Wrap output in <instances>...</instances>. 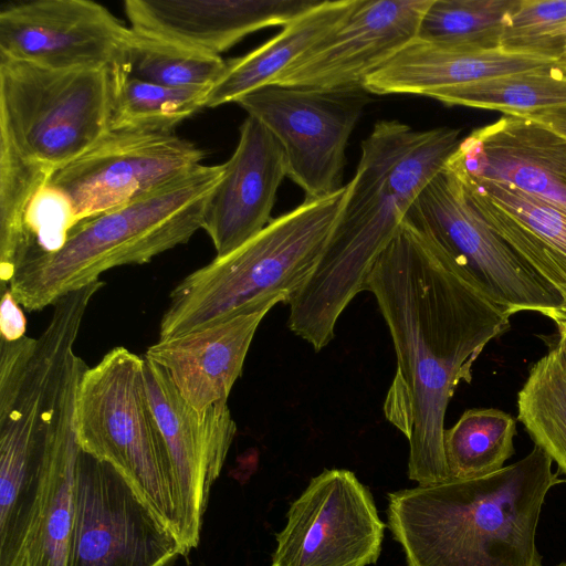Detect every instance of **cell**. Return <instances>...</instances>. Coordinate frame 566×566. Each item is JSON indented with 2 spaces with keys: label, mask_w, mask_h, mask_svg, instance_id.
<instances>
[{
  "label": "cell",
  "mask_w": 566,
  "mask_h": 566,
  "mask_svg": "<svg viewBox=\"0 0 566 566\" xmlns=\"http://www.w3.org/2000/svg\"><path fill=\"white\" fill-rule=\"evenodd\" d=\"M223 170V164H201L145 197L77 223L57 250L25 259L6 286L21 306L40 311L113 268L149 262L188 242L201 229Z\"/></svg>",
  "instance_id": "obj_4"
},
{
  "label": "cell",
  "mask_w": 566,
  "mask_h": 566,
  "mask_svg": "<svg viewBox=\"0 0 566 566\" xmlns=\"http://www.w3.org/2000/svg\"><path fill=\"white\" fill-rule=\"evenodd\" d=\"M114 97L109 129L172 132L205 107L210 87L175 88L129 76L113 67Z\"/></svg>",
  "instance_id": "obj_26"
},
{
  "label": "cell",
  "mask_w": 566,
  "mask_h": 566,
  "mask_svg": "<svg viewBox=\"0 0 566 566\" xmlns=\"http://www.w3.org/2000/svg\"><path fill=\"white\" fill-rule=\"evenodd\" d=\"M0 334L2 339L14 340L25 335V317L21 305L10 290L1 285Z\"/></svg>",
  "instance_id": "obj_32"
},
{
  "label": "cell",
  "mask_w": 566,
  "mask_h": 566,
  "mask_svg": "<svg viewBox=\"0 0 566 566\" xmlns=\"http://www.w3.org/2000/svg\"><path fill=\"white\" fill-rule=\"evenodd\" d=\"M467 279L511 316L531 311L566 321V298L499 235L471 202L463 184L443 167L407 213Z\"/></svg>",
  "instance_id": "obj_8"
},
{
  "label": "cell",
  "mask_w": 566,
  "mask_h": 566,
  "mask_svg": "<svg viewBox=\"0 0 566 566\" xmlns=\"http://www.w3.org/2000/svg\"><path fill=\"white\" fill-rule=\"evenodd\" d=\"M51 175L0 144V279L7 285L20 248L28 209Z\"/></svg>",
  "instance_id": "obj_29"
},
{
  "label": "cell",
  "mask_w": 566,
  "mask_h": 566,
  "mask_svg": "<svg viewBox=\"0 0 566 566\" xmlns=\"http://www.w3.org/2000/svg\"><path fill=\"white\" fill-rule=\"evenodd\" d=\"M465 187L486 195L548 247L566 272V212L515 187L488 181L459 179Z\"/></svg>",
  "instance_id": "obj_31"
},
{
  "label": "cell",
  "mask_w": 566,
  "mask_h": 566,
  "mask_svg": "<svg viewBox=\"0 0 566 566\" xmlns=\"http://www.w3.org/2000/svg\"><path fill=\"white\" fill-rule=\"evenodd\" d=\"M364 88L319 91L265 85L235 103L281 144L287 177L305 198L332 195L343 186L348 139L367 103Z\"/></svg>",
  "instance_id": "obj_10"
},
{
  "label": "cell",
  "mask_w": 566,
  "mask_h": 566,
  "mask_svg": "<svg viewBox=\"0 0 566 566\" xmlns=\"http://www.w3.org/2000/svg\"><path fill=\"white\" fill-rule=\"evenodd\" d=\"M113 69L50 70L0 57V144L53 175L109 129Z\"/></svg>",
  "instance_id": "obj_7"
},
{
  "label": "cell",
  "mask_w": 566,
  "mask_h": 566,
  "mask_svg": "<svg viewBox=\"0 0 566 566\" xmlns=\"http://www.w3.org/2000/svg\"><path fill=\"white\" fill-rule=\"evenodd\" d=\"M516 0H432L418 38L468 50L500 48L506 15Z\"/></svg>",
  "instance_id": "obj_28"
},
{
  "label": "cell",
  "mask_w": 566,
  "mask_h": 566,
  "mask_svg": "<svg viewBox=\"0 0 566 566\" xmlns=\"http://www.w3.org/2000/svg\"><path fill=\"white\" fill-rule=\"evenodd\" d=\"M444 168L459 179L515 187L566 212V137L531 117L505 115L472 130Z\"/></svg>",
  "instance_id": "obj_16"
},
{
  "label": "cell",
  "mask_w": 566,
  "mask_h": 566,
  "mask_svg": "<svg viewBox=\"0 0 566 566\" xmlns=\"http://www.w3.org/2000/svg\"><path fill=\"white\" fill-rule=\"evenodd\" d=\"M517 419L566 474V361L556 345L531 367L517 395Z\"/></svg>",
  "instance_id": "obj_24"
},
{
  "label": "cell",
  "mask_w": 566,
  "mask_h": 566,
  "mask_svg": "<svg viewBox=\"0 0 566 566\" xmlns=\"http://www.w3.org/2000/svg\"><path fill=\"white\" fill-rule=\"evenodd\" d=\"M360 1H318L255 50L228 61L210 87L205 107L237 102L245 94L270 85L292 63L333 33Z\"/></svg>",
  "instance_id": "obj_21"
},
{
  "label": "cell",
  "mask_w": 566,
  "mask_h": 566,
  "mask_svg": "<svg viewBox=\"0 0 566 566\" xmlns=\"http://www.w3.org/2000/svg\"><path fill=\"white\" fill-rule=\"evenodd\" d=\"M385 528L352 471L324 470L290 506L271 566H368L378 560Z\"/></svg>",
  "instance_id": "obj_12"
},
{
  "label": "cell",
  "mask_w": 566,
  "mask_h": 566,
  "mask_svg": "<svg viewBox=\"0 0 566 566\" xmlns=\"http://www.w3.org/2000/svg\"><path fill=\"white\" fill-rule=\"evenodd\" d=\"M556 566H566V562H563V563H560V564H558Z\"/></svg>",
  "instance_id": "obj_36"
},
{
  "label": "cell",
  "mask_w": 566,
  "mask_h": 566,
  "mask_svg": "<svg viewBox=\"0 0 566 566\" xmlns=\"http://www.w3.org/2000/svg\"><path fill=\"white\" fill-rule=\"evenodd\" d=\"M203 157L196 144L172 132L108 129L48 185L66 197L80 223L147 196Z\"/></svg>",
  "instance_id": "obj_11"
},
{
  "label": "cell",
  "mask_w": 566,
  "mask_h": 566,
  "mask_svg": "<svg viewBox=\"0 0 566 566\" xmlns=\"http://www.w3.org/2000/svg\"><path fill=\"white\" fill-rule=\"evenodd\" d=\"M147 397L165 441L176 484L180 543L188 554L200 541L210 489L220 475L237 432L228 403L200 412L167 373L144 356Z\"/></svg>",
  "instance_id": "obj_14"
},
{
  "label": "cell",
  "mask_w": 566,
  "mask_h": 566,
  "mask_svg": "<svg viewBox=\"0 0 566 566\" xmlns=\"http://www.w3.org/2000/svg\"><path fill=\"white\" fill-rule=\"evenodd\" d=\"M558 40L563 44V60L566 61V27L558 33Z\"/></svg>",
  "instance_id": "obj_35"
},
{
  "label": "cell",
  "mask_w": 566,
  "mask_h": 566,
  "mask_svg": "<svg viewBox=\"0 0 566 566\" xmlns=\"http://www.w3.org/2000/svg\"><path fill=\"white\" fill-rule=\"evenodd\" d=\"M346 193L347 185L326 197L305 198L235 250L184 277L170 293L159 339L289 304L317 268Z\"/></svg>",
  "instance_id": "obj_5"
},
{
  "label": "cell",
  "mask_w": 566,
  "mask_h": 566,
  "mask_svg": "<svg viewBox=\"0 0 566 566\" xmlns=\"http://www.w3.org/2000/svg\"><path fill=\"white\" fill-rule=\"evenodd\" d=\"M431 2L361 0L333 33L270 85L319 91L364 88L370 74L418 36Z\"/></svg>",
  "instance_id": "obj_15"
},
{
  "label": "cell",
  "mask_w": 566,
  "mask_h": 566,
  "mask_svg": "<svg viewBox=\"0 0 566 566\" xmlns=\"http://www.w3.org/2000/svg\"><path fill=\"white\" fill-rule=\"evenodd\" d=\"M556 325L558 329V339L556 342V346L560 350L566 361V321L557 322Z\"/></svg>",
  "instance_id": "obj_34"
},
{
  "label": "cell",
  "mask_w": 566,
  "mask_h": 566,
  "mask_svg": "<svg viewBox=\"0 0 566 566\" xmlns=\"http://www.w3.org/2000/svg\"><path fill=\"white\" fill-rule=\"evenodd\" d=\"M531 118L552 127L554 130L566 137V107L546 111L536 114Z\"/></svg>",
  "instance_id": "obj_33"
},
{
  "label": "cell",
  "mask_w": 566,
  "mask_h": 566,
  "mask_svg": "<svg viewBox=\"0 0 566 566\" xmlns=\"http://www.w3.org/2000/svg\"><path fill=\"white\" fill-rule=\"evenodd\" d=\"M566 27V0H516L505 18L500 48L563 60L558 33Z\"/></svg>",
  "instance_id": "obj_30"
},
{
  "label": "cell",
  "mask_w": 566,
  "mask_h": 566,
  "mask_svg": "<svg viewBox=\"0 0 566 566\" xmlns=\"http://www.w3.org/2000/svg\"><path fill=\"white\" fill-rule=\"evenodd\" d=\"M76 394L66 400L59 426L46 492L31 531L23 566H67L74 516Z\"/></svg>",
  "instance_id": "obj_22"
},
{
  "label": "cell",
  "mask_w": 566,
  "mask_h": 566,
  "mask_svg": "<svg viewBox=\"0 0 566 566\" xmlns=\"http://www.w3.org/2000/svg\"><path fill=\"white\" fill-rule=\"evenodd\" d=\"M80 448L115 467L180 542L169 454L151 410L144 357L115 347L86 367L75 398Z\"/></svg>",
  "instance_id": "obj_6"
},
{
  "label": "cell",
  "mask_w": 566,
  "mask_h": 566,
  "mask_svg": "<svg viewBox=\"0 0 566 566\" xmlns=\"http://www.w3.org/2000/svg\"><path fill=\"white\" fill-rule=\"evenodd\" d=\"M133 35L90 0H35L0 12V57L50 70L113 69Z\"/></svg>",
  "instance_id": "obj_13"
},
{
  "label": "cell",
  "mask_w": 566,
  "mask_h": 566,
  "mask_svg": "<svg viewBox=\"0 0 566 566\" xmlns=\"http://www.w3.org/2000/svg\"><path fill=\"white\" fill-rule=\"evenodd\" d=\"M318 0H126L132 29L220 55L258 30L285 25Z\"/></svg>",
  "instance_id": "obj_18"
},
{
  "label": "cell",
  "mask_w": 566,
  "mask_h": 566,
  "mask_svg": "<svg viewBox=\"0 0 566 566\" xmlns=\"http://www.w3.org/2000/svg\"><path fill=\"white\" fill-rule=\"evenodd\" d=\"M180 555L178 537L125 476L80 448L67 566H167Z\"/></svg>",
  "instance_id": "obj_9"
},
{
  "label": "cell",
  "mask_w": 566,
  "mask_h": 566,
  "mask_svg": "<svg viewBox=\"0 0 566 566\" xmlns=\"http://www.w3.org/2000/svg\"><path fill=\"white\" fill-rule=\"evenodd\" d=\"M447 105L532 117L566 107V61L443 91L432 97Z\"/></svg>",
  "instance_id": "obj_23"
},
{
  "label": "cell",
  "mask_w": 566,
  "mask_h": 566,
  "mask_svg": "<svg viewBox=\"0 0 566 566\" xmlns=\"http://www.w3.org/2000/svg\"><path fill=\"white\" fill-rule=\"evenodd\" d=\"M226 63L220 55L203 53L133 29L120 66L129 76L175 88L211 87Z\"/></svg>",
  "instance_id": "obj_27"
},
{
  "label": "cell",
  "mask_w": 566,
  "mask_h": 566,
  "mask_svg": "<svg viewBox=\"0 0 566 566\" xmlns=\"http://www.w3.org/2000/svg\"><path fill=\"white\" fill-rule=\"evenodd\" d=\"M461 130H416L379 120L361 142V155L323 256L293 296L289 328L319 352L390 243L415 200L459 146Z\"/></svg>",
  "instance_id": "obj_2"
},
{
  "label": "cell",
  "mask_w": 566,
  "mask_h": 566,
  "mask_svg": "<svg viewBox=\"0 0 566 566\" xmlns=\"http://www.w3.org/2000/svg\"><path fill=\"white\" fill-rule=\"evenodd\" d=\"M537 446L488 475L388 494L408 566H543L535 544L547 492L564 480Z\"/></svg>",
  "instance_id": "obj_3"
},
{
  "label": "cell",
  "mask_w": 566,
  "mask_h": 566,
  "mask_svg": "<svg viewBox=\"0 0 566 566\" xmlns=\"http://www.w3.org/2000/svg\"><path fill=\"white\" fill-rule=\"evenodd\" d=\"M272 307L168 339H158L145 357L159 365L180 396L202 412L227 403L241 376L256 329Z\"/></svg>",
  "instance_id": "obj_19"
},
{
  "label": "cell",
  "mask_w": 566,
  "mask_h": 566,
  "mask_svg": "<svg viewBox=\"0 0 566 566\" xmlns=\"http://www.w3.org/2000/svg\"><path fill=\"white\" fill-rule=\"evenodd\" d=\"M562 60L511 52L502 48L468 50L416 38L396 53L365 83L377 95L413 94L432 98L458 86L525 72Z\"/></svg>",
  "instance_id": "obj_20"
},
{
  "label": "cell",
  "mask_w": 566,
  "mask_h": 566,
  "mask_svg": "<svg viewBox=\"0 0 566 566\" xmlns=\"http://www.w3.org/2000/svg\"><path fill=\"white\" fill-rule=\"evenodd\" d=\"M516 422L499 409H469L444 430L450 480L473 479L501 470L514 453Z\"/></svg>",
  "instance_id": "obj_25"
},
{
  "label": "cell",
  "mask_w": 566,
  "mask_h": 566,
  "mask_svg": "<svg viewBox=\"0 0 566 566\" xmlns=\"http://www.w3.org/2000/svg\"><path fill=\"white\" fill-rule=\"evenodd\" d=\"M223 168L206 203L201 226L217 256L235 250L272 220L276 192L287 177L281 144L252 116L242 123L239 143Z\"/></svg>",
  "instance_id": "obj_17"
},
{
  "label": "cell",
  "mask_w": 566,
  "mask_h": 566,
  "mask_svg": "<svg viewBox=\"0 0 566 566\" xmlns=\"http://www.w3.org/2000/svg\"><path fill=\"white\" fill-rule=\"evenodd\" d=\"M364 291L375 296L397 356L384 411L409 441L408 476L421 486L448 481L443 434L449 401L461 381H471L474 361L509 328L511 315L407 216L373 265Z\"/></svg>",
  "instance_id": "obj_1"
}]
</instances>
